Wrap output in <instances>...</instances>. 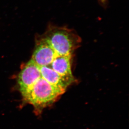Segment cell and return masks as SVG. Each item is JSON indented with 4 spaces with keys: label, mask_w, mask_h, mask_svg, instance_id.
Segmentation results:
<instances>
[{
    "label": "cell",
    "mask_w": 129,
    "mask_h": 129,
    "mask_svg": "<svg viewBox=\"0 0 129 129\" xmlns=\"http://www.w3.org/2000/svg\"><path fill=\"white\" fill-rule=\"evenodd\" d=\"M65 92L41 77L23 98L25 103L33 106L36 115H40L44 109L52 105Z\"/></svg>",
    "instance_id": "1"
},
{
    "label": "cell",
    "mask_w": 129,
    "mask_h": 129,
    "mask_svg": "<svg viewBox=\"0 0 129 129\" xmlns=\"http://www.w3.org/2000/svg\"><path fill=\"white\" fill-rule=\"evenodd\" d=\"M58 55H72L81 42L75 31L66 27L50 25L43 37Z\"/></svg>",
    "instance_id": "2"
},
{
    "label": "cell",
    "mask_w": 129,
    "mask_h": 129,
    "mask_svg": "<svg viewBox=\"0 0 129 129\" xmlns=\"http://www.w3.org/2000/svg\"><path fill=\"white\" fill-rule=\"evenodd\" d=\"M41 77L40 67L31 59L22 69L18 76L19 89L23 97L28 93Z\"/></svg>",
    "instance_id": "3"
},
{
    "label": "cell",
    "mask_w": 129,
    "mask_h": 129,
    "mask_svg": "<svg viewBox=\"0 0 129 129\" xmlns=\"http://www.w3.org/2000/svg\"><path fill=\"white\" fill-rule=\"evenodd\" d=\"M57 55L51 45L42 37L37 45L31 59L40 67L49 66Z\"/></svg>",
    "instance_id": "4"
},
{
    "label": "cell",
    "mask_w": 129,
    "mask_h": 129,
    "mask_svg": "<svg viewBox=\"0 0 129 129\" xmlns=\"http://www.w3.org/2000/svg\"><path fill=\"white\" fill-rule=\"evenodd\" d=\"M72 55H57L50 66L70 85L75 82L71 69Z\"/></svg>",
    "instance_id": "5"
},
{
    "label": "cell",
    "mask_w": 129,
    "mask_h": 129,
    "mask_svg": "<svg viewBox=\"0 0 129 129\" xmlns=\"http://www.w3.org/2000/svg\"><path fill=\"white\" fill-rule=\"evenodd\" d=\"M41 77L51 85L66 91L70 85L50 66L40 67Z\"/></svg>",
    "instance_id": "6"
},
{
    "label": "cell",
    "mask_w": 129,
    "mask_h": 129,
    "mask_svg": "<svg viewBox=\"0 0 129 129\" xmlns=\"http://www.w3.org/2000/svg\"><path fill=\"white\" fill-rule=\"evenodd\" d=\"M106 1L107 0H100V1H101L102 3H105L106 2Z\"/></svg>",
    "instance_id": "7"
}]
</instances>
